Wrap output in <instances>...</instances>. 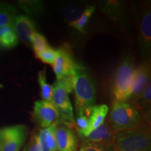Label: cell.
<instances>
[{
	"label": "cell",
	"instance_id": "cell-1",
	"mask_svg": "<svg viewBox=\"0 0 151 151\" xmlns=\"http://www.w3.org/2000/svg\"><path fill=\"white\" fill-rule=\"evenodd\" d=\"M142 117L134 127L116 134L112 151H150V115Z\"/></svg>",
	"mask_w": 151,
	"mask_h": 151
},
{
	"label": "cell",
	"instance_id": "cell-2",
	"mask_svg": "<svg viewBox=\"0 0 151 151\" xmlns=\"http://www.w3.org/2000/svg\"><path fill=\"white\" fill-rule=\"evenodd\" d=\"M73 90L77 116L89 117L95 105L96 89L91 74L86 67L76 63L73 75Z\"/></svg>",
	"mask_w": 151,
	"mask_h": 151
},
{
	"label": "cell",
	"instance_id": "cell-3",
	"mask_svg": "<svg viewBox=\"0 0 151 151\" xmlns=\"http://www.w3.org/2000/svg\"><path fill=\"white\" fill-rule=\"evenodd\" d=\"M142 115L136 107L127 101L113 102L107 122L116 133L134 127L142 120Z\"/></svg>",
	"mask_w": 151,
	"mask_h": 151
},
{
	"label": "cell",
	"instance_id": "cell-4",
	"mask_svg": "<svg viewBox=\"0 0 151 151\" xmlns=\"http://www.w3.org/2000/svg\"><path fill=\"white\" fill-rule=\"evenodd\" d=\"M135 64L131 57H126L117 67L112 83V93L116 101H126L131 92Z\"/></svg>",
	"mask_w": 151,
	"mask_h": 151
},
{
	"label": "cell",
	"instance_id": "cell-5",
	"mask_svg": "<svg viewBox=\"0 0 151 151\" xmlns=\"http://www.w3.org/2000/svg\"><path fill=\"white\" fill-rule=\"evenodd\" d=\"M0 151H20L27 137V129L22 124H17L0 129Z\"/></svg>",
	"mask_w": 151,
	"mask_h": 151
},
{
	"label": "cell",
	"instance_id": "cell-6",
	"mask_svg": "<svg viewBox=\"0 0 151 151\" xmlns=\"http://www.w3.org/2000/svg\"><path fill=\"white\" fill-rule=\"evenodd\" d=\"M52 88V103L58 109L60 118L68 124H75L73 106L69 99L70 92L63 83L60 80L55 81Z\"/></svg>",
	"mask_w": 151,
	"mask_h": 151
},
{
	"label": "cell",
	"instance_id": "cell-7",
	"mask_svg": "<svg viewBox=\"0 0 151 151\" xmlns=\"http://www.w3.org/2000/svg\"><path fill=\"white\" fill-rule=\"evenodd\" d=\"M150 81V63L148 60H146L135 68L131 92L126 101L134 106Z\"/></svg>",
	"mask_w": 151,
	"mask_h": 151
},
{
	"label": "cell",
	"instance_id": "cell-8",
	"mask_svg": "<svg viewBox=\"0 0 151 151\" xmlns=\"http://www.w3.org/2000/svg\"><path fill=\"white\" fill-rule=\"evenodd\" d=\"M32 115L36 122L42 129L58 123L60 118V111L55 105L43 99L35 101Z\"/></svg>",
	"mask_w": 151,
	"mask_h": 151
},
{
	"label": "cell",
	"instance_id": "cell-9",
	"mask_svg": "<svg viewBox=\"0 0 151 151\" xmlns=\"http://www.w3.org/2000/svg\"><path fill=\"white\" fill-rule=\"evenodd\" d=\"M138 41L141 55L150 60L151 53V12L150 7L147 6L141 14L139 22Z\"/></svg>",
	"mask_w": 151,
	"mask_h": 151
},
{
	"label": "cell",
	"instance_id": "cell-10",
	"mask_svg": "<svg viewBox=\"0 0 151 151\" xmlns=\"http://www.w3.org/2000/svg\"><path fill=\"white\" fill-rule=\"evenodd\" d=\"M56 58L52 64V69L57 80L68 76H73L76 62L69 49L65 47L56 50Z\"/></svg>",
	"mask_w": 151,
	"mask_h": 151
},
{
	"label": "cell",
	"instance_id": "cell-11",
	"mask_svg": "<svg viewBox=\"0 0 151 151\" xmlns=\"http://www.w3.org/2000/svg\"><path fill=\"white\" fill-rule=\"evenodd\" d=\"M116 132L113 131L108 122H104L102 125L92 132L88 137L82 138L83 142L93 143L112 151L116 137Z\"/></svg>",
	"mask_w": 151,
	"mask_h": 151
},
{
	"label": "cell",
	"instance_id": "cell-12",
	"mask_svg": "<svg viewBox=\"0 0 151 151\" xmlns=\"http://www.w3.org/2000/svg\"><path fill=\"white\" fill-rule=\"evenodd\" d=\"M55 134L58 151H76L77 138L71 128L58 122Z\"/></svg>",
	"mask_w": 151,
	"mask_h": 151
},
{
	"label": "cell",
	"instance_id": "cell-13",
	"mask_svg": "<svg viewBox=\"0 0 151 151\" xmlns=\"http://www.w3.org/2000/svg\"><path fill=\"white\" fill-rule=\"evenodd\" d=\"M14 30L18 39L24 43H30L32 35L37 31L32 20L24 15H18L16 16Z\"/></svg>",
	"mask_w": 151,
	"mask_h": 151
},
{
	"label": "cell",
	"instance_id": "cell-14",
	"mask_svg": "<svg viewBox=\"0 0 151 151\" xmlns=\"http://www.w3.org/2000/svg\"><path fill=\"white\" fill-rule=\"evenodd\" d=\"M58 123L52 124L50 127L43 128L35 134L40 151H58L55 134V129Z\"/></svg>",
	"mask_w": 151,
	"mask_h": 151
},
{
	"label": "cell",
	"instance_id": "cell-15",
	"mask_svg": "<svg viewBox=\"0 0 151 151\" xmlns=\"http://www.w3.org/2000/svg\"><path fill=\"white\" fill-rule=\"evenodd\" d=\"M109 112V107L106 104L94 105L92 108L88 120H89V125L88 129L83 135L80 136L81 138L88 137L92 132L94 131L99 128L100 126L104 123L106 117Z\"/></svg>",
	"mask_w": 151,
	"mask_h": 151
},
{
	"label": "cell",
	"instance_id": "cell-16",
	"mask_svg": "<svg viewBox=\"0 0 151 151\" xmlns=\"http://www.w3.org/2000/svg\"><path fill=\"white\" fill-rule=\"evenodd\" d=\"M99 8L101 12L113 20H119L123 13V3L120 1H101Z\"/></svg>",
	"mask_w": 151,
	"mask_h": 151
},
{
	"label": "cell",
	"instance_id": "cell-17",
	"mask_svg": "<svg viewBox=\"0 0 151 151\" xmlns=\"http://www.w3.org/2000/svg\"><path fill=\"white\" fill-rule=\"evenodd\" d=\"M17 16V10L14 6L7 3H0V27H14L15 20Z\"/></svg>",
	"mask_w": 151,
	"mask_h": 151
},
{
	"label": "cell",
	"instance_id": "cell-18",
	"mask_svg": "<svg viewBox=\"0 0 151 151\" xmlns=\"http://www.w3.org/2000/svg\"><path fill=\"white\" fill-rule=\"evenodd\" d=\"M136 109H137L142 116L150 115L151 108V81L148 83L140 99L134 105Z\"/></svg>",
	"mask_w": 151,
	"mask_h": 151
},
{
	"label": "cell",
	"instance_id": "cell-19",
	"mask_svg": "<svg viewBox=\"0 0 151 151\" xmlns=\"http://www.w3.org/2000/svg\"><path fill=\"white\" fill-rule=\"evenodd\" d=\"M95 6L88 5L85 8L83 12L81 15V16L76 20L72 22H70L69 25L70 27L74 28L75 29L78 30L80 32H85V28L87 24L89 22L90 18L95 11Z\"/></svg>",
	"mask_w": 151,
	"mask_h": 151
},
{
	"label": "cell",
	"instance_id": "cell-20",
	"mask_svg": "<svg viewBox=\"0 0 151 151\" xmlns=\"http://www.w3.org/2000/svg\"><path fill=\"white\" fill-rule=\"evenodd\" d=\"M38 82L40 86L41 96L43 100L52 102V88L46 81V69L41 70L38 73Z\"/></svg>",
	"mask_w": 151,
	"mask_h": 151
},
{
	"label": "cell",
	"instance_id": "cell-21",
	"mask_svg": "<svg viewBox=\"0 0 151 151\" xmlns=\"http://www.w3.org/2000/svg\"><path fill=\"white\" fill-rule=\"evenodd\" d=\"M84 9L83 7L80 5L76 4H69L62 8V14L66 21L69 22L70 23L76 20L81 16Z\"/></svg>",
	"mask_w": 151,
	"mask_h": 151
},
{
	"label": "cell",
	"instance_id": "cell-22",
	"mask_svg": "<svg viewBox=\"0 0 151 151\" xmlns=\"http://www.w3.org/2000/svg\"><path fill=\"white\" fill-rule=\"evenodd\" d=\"M18 43V38L15 32L14 27H9L0 37V46L4 48H11Z\"/></svg>",
	"mask_w": 151,
	"mask_h": 151
},
{
	"label": "cell",
	"instance_id": "cell-23",
	"mask_svg": "<svg viewBox=\"0 0 151 151\" xmlns=\"http://www.w3.org/2000/svg\"><path fill=\"white\" fill-rule=\"evenodd\" d=\"M30 43L34 49V51L40 52L50 48L46 37L37 31L33 33L30 39Z\"/></svg>",
	"mask_w": 151,
	"mask_h": 151
},
{
	"label": "cell",
	"instance_id": "cell-24",
	"mask_svg": "<svg viewBox=\"0 0 151 151\" xmlns=\"http://www.w3.org/2000/svg\"><path fill=\"white\" fill-rule=\"evenodd\" d=\"M20 4L21 8L30 15H40L44 9L43 4L41 1H20Z\"/></svg>",
	"mask_w": 151,
	"mask_h": 151
},
{
	"label": "cell",
	"instance_id": "cell-25",
	"mask_svg": "<svg viewBox=\"0 0 151 151\" xmlns=\"http://www.w3.org/2000/svg\"><path fill=\"white\" fill-rule=\"evenodd\" d=\"M35 54L37 59L41 60V62L45 64L52 65L55 60L57 52L56 50H54L50 47L47 50H43V51L36 52H35Z\"/></svg>",
	"mask_w": 151,
	"mask_h": 151
},
{
	"label": "cell",
	"instance_id": "cell-26",
	"mask_svg": "<svg viewBox=\"0 0 151 151\" xmlns=\"http://www.w3.org/2000/svg\"><path fill=\"white\" fill-rule=\"evenodd\" d=\"M76 124L77 129H78V133L80 136L83 135L84 132L88 129V125H89V120L88 117L85 116V115H81V116H77L76 120Z\"/></svg>",
	"mask_w": 151,
	"mask_h": 151
},
{
	"label": "cell",
	"instance_id": "cell-27",
	"mask_svg": "<svg viewBox=\"0 0 151 151\" xmlns=\"http://www.w3.org/2000/svg\"><path fill=\"white\" fill-rule=\"evenodd\" d=\"M79 151H110L103 147L93 144V143L83 142L79 148Z\"/></svg>",
	"mask_w": 151,
	"mask_h": 151
},
{
	"label": "cell",
	"instance_id": "cell-28",
	"mask_svg": "<svg viewBox=\"0 0 151 151\" xmlns=\"http://www.w3.org/2000/svg\"><path fill=\"white\" fill-rule=\"evenodd\" d=\"M22 151H40L39 147H38L35 134L32 136V139H30L29 142L26 145Z\"/></svg>",
	"mask_w": 151,
	"mask_h": 151
},
{
	"label": "cell",
	"instance_id": "cell-29",
	"mask_svg": "<svg viewBox=\"0 0 151 151\" xmlns=\"http://www.w3.org/2000/svg\"><path fill=\"white\" fill-rule=\"evenodd\" d=\"M4 88V86H3V85L0 84V89H1V88Z\"/></svg>",
	"mask_w": 151,
	"mask_h": 151
},
{
	"label": "cell",
	"instance_id": "cell-30",
	"mask_svg": "<svg viewBox=\"0 0 151 151\" xmlns=\"http://www.w3.org/2000/svg\"><path fill=\"white\" fill-rule=\"evenodd\" d=\"M0 144H1V133H0Z\"/></svg>",
	"mask_w": 151,
	"mask_h": 151
},
{
	"label": "cell",
	"instance_id": "cell-31",
	"mask_svg": "<svg viewBox=\"0 0 151 151\" xmlns=\"http://www.w3.org/2000/svg\"><path fill=\"white\" fill-rule=\"evenodd\" d=\"M1 48V46H0V48Z\"/></svg>",
	"mask_w": 151,
	"mask_h": 151
}]
</instances>
